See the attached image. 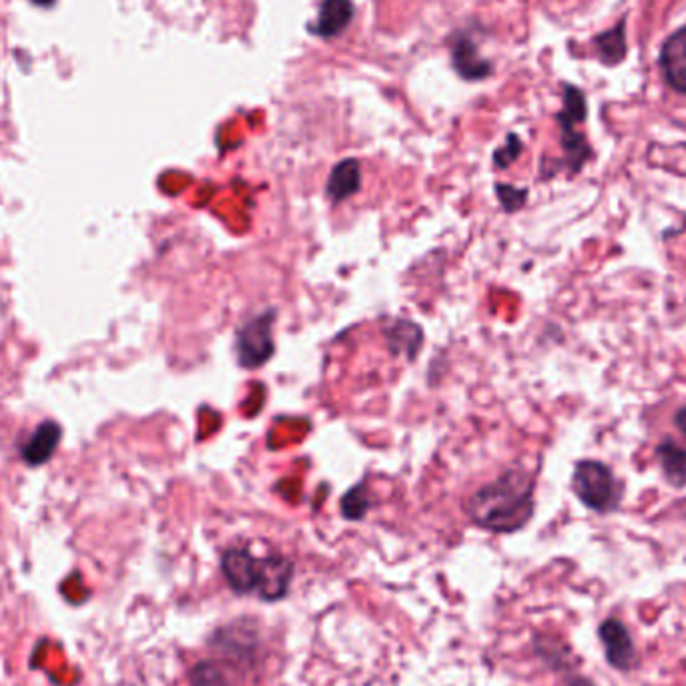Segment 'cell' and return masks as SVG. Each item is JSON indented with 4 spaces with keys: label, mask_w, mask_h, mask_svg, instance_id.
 Returning a JSON list of instances; mask_svg holds the SVG:
<instances>
[{
    "label": "cell",
    "mask_w": 686,
    "mask_h": 686,
    "mask_svg": "<svg viewBox=\"0 0 686 686\" xmlns=\"http://www.w3.org/2000/svg\"><path fill=\"white\" fill-rule=\"evenodd\" d=\"M536 475L524 468H510L496 480L475 490L466 512L478 529L494 534H514L526 529L536 512Z\"/></svg>",
    "instance_id": "cell-1"
},
{
    "label": "cell",
    "mask_w": 686,
    "mask_h": 686,
    "mask_svg": "<svg viewBox=\"0 0 686 686\" xmlns=\"http://www.w3.org/2000/svg\"><path fill=\"white\" fill-rule=\"evenodd\" d=\"M572 492L586 510L608 516L621 510L624 482L608 463L600 460H579L572 472Z\"/></svg>",
    "instance_id": "cell-2"
},
{
    "label": "cell",
    "mask_w": 686,
    "mask_h": 686,
    "mask_svg": "<svg viewBox=\"0 0 686 686\" xmlns=\"http://www.w3.org/2000/svg\"><path fill=\"white\" fill-rule=\"evenodd\" d=\"M278 314L274 309H267L259 316L247 319L236 335V352L241 368L257 370L269 361V357L276 354L274 345V323Z\"/></svg>",
    "instance_id": "cell-3"
},
{
    "label": "cell",
    "mask_w": 686,
    "mask_h": 686,
    "mask_svg": "<svg viewBox=\"0 0 686 686\" xmlns=\"http://www.w3.org/2000/svg\"><path fill=\"white\" fill-rule=\"evenodd\" d=\"M598 640L610 669L622 674H631L640 669V652L631 628L619 617H607L598 624Z\"/></svg>",
    "instance_id": "cell-4"
},
{
    "label": "cell",
    "mask_w": 686,
    "mask_h": 686,
    "mask_svg": "<svg viewBox=\"0 0 686 686\" xmlns=\"http://www.w3.org/2000/svg\"><path fill=\"white\" fill-rule=\"evenodd\" d=\"M221 572L231 590L239 596L257 593L264 574V558L251 555L250 548H227L221 556Z\"/></svg>",
    "instance_id": "cell-5"
},
{
    "label": "cell",
    "mask_w": 686,
    "mask_h": 686,
    "mask_svg": "<svg viewBox=\"0 0 686 686\" xmlns=\"http://www.w3.org/2000/svg\"><path fill=\"white\" fill-rule=\"evenodd\" d=\"M449 56H452V66L454 71L462 77L463 80H484L488 79L494 73V66L488 59H484L480 54V49L472 39L470 33H456L449 42Z\"/></svg>",
    "instance_id": "cell-6"
},
{
    "label": "cell",
    "mask_w": 686,
    "mask_h": 686,
    "mask_svg": "<svg viewBox=\"0 0 686 686\" xmlns=\"http://www.w3.org/2000/svg\"><path fill=\"white\" fill-rule=\"evenodd\" d=\"M63 440V428L54 420L40 422L35 432L27 437V442L18 448L21 460L27 463L28 468H40L45 463L53 460L56 449Z\"/></svg>",
    "instance_id": "cell-7"
},
{
    "label": "cell",
    "mask_w": 686,
    "mask_h": 686,
    "mask_svg": "<svg viewBox=\"0 0 686 686\" xmlns=\"http://www.w3.org/2000/svg\"><path fill=\"white\" fill-rule=\"evenodd\" d=\"M354 14L356 4L352 0H321L317 18L307 25V33L317 39H338L352 25Z\"/></svg>",
    "instance_id": "cell-8"
},
{
    "label": "cell",
    "mask_w": 686,
    "mask_h": 686,
    "mask_svg": "<svg viewBox=\"0 0 686 686\" xmlns=\"http://www.w3.org/2000/svg\"><path fill=\"white\" fill-rule=\"evenodd\" d=\"M534 652L541 657L555 673L564 676V686L570 685L581 676L579 671V659L570 650L567 643L558 640L550 634H534Z\"/></svg>",
    "instance_id": "cell-9"
},
{
    "label": "cell",
    "mask_w": 686,
    "mask_h": 686,
    "mask_svg": "<svg viewBox=\"0 0 686 686\" xmlns=\"http://www.w3.org/2000/svg\"><path fill=\"white\" fill-rule=\"evenodd\" d=\"M660 71L676 93L686 94V25L662 45Z\"/></svg>",
    "instance_id": "cell-10"
},
{
    "label": "cell",
    "mask_w": 686,
    "mask_h": 686,
    "mask_svg": "<svg viewBox=\"0 0 686 686\" xmlns=\"http://www.w3.org/2000/svg\"><path fill=\"white\" fill-rule=\"evenodd\" d=\"M293 582V562L285 556H265L264 574L257 594L265 602H278L290 593Z\"/></svg>",
    "instance_id": "cell-11"
},
{
    "label": "cell",
    "mask_w": 686,
    "mask_h": 686,
    "mask_svg": "<svg viewBox=\"0 0 686 686\" xmlns=\"http://www.w3.org/2000/svg\"><path fill=\"white\" fill-rule=\"evenodd\" d=\"M361 187V165L354 157L343 158L330 173L326 195L333 205L356 195Z\"/></svg>",
    "instance_id": "cell-12"
},
{
    "label": "cell",
    "mask_w": 686,
    "mask_h": 686,
    "mask_svg": "<svg viewBox=\"0 0 686 686\" xmlns=\"http://www.w3.org/2000/svg\"><path fill=\"white\" fill-rule=\"evenodd\" d=\"M655 458L660 466L662 478L674 490L686 488V448L671 437H664L655 448Z\"/></svg>",
    "instance_id": "cell-13"
},
{
    "label": "cell",
    "mask_w": 686,
    "mask_h": 686,
    "mask_svg": "<svg viewBox=\"0 0 686 686\" xmlns=\"http://www.w3.org/2000/svg\"><path fill=\"white\" fill-rule=\"evenodd\" d=\"M383 333H385V340L390 343L394 356L406 354L408 357H416L422 347V330L406 319H392L390 326L383 328Z\"/></svg>",
    "instance_id": "cell-14"
},
{
    "label": "cell",
    "mask_w": 686,
    "mask_h": 686,
    "mask_svg": "<svg viewBox=\"0 0 686 686\" xmlns=\"http://www.w3.org/2000/svg\"><path fill=\"white\" fill-rule=\"evenodd\" d=\"M594 53L605 65H619L626 56V18L614 28L594 37Z\"/></svg>",
    "instance_id": "cell-15"
},
{
    "label": "cell",
    "mask_w": 686,
    "mask_h": 686,
    "mask_svg": "<svg viewBox=\"0 0 686 686\" xmlns=\"http://www.w3.org/2000/svg\"><path fill=\"white\" fill-rule=\"evenodd\" d=\"M562 91V111L556 115L558 125H582L588 115L586 97L574 85H564Z\"/></svg>",
    "instance_id": "cell-16"
},
{
    "label": "cell",
    "mask_w": 686,
    "mask_h": 686,
    "mask_svg": "<svg viewBox=\"0 0 686 686\" xmlns=\"http://www.w3.org/2000/svg\"><path fill=\"white\" fill-rule=\"evenodd\" d=\"M189 686H231V681L215 660H199L189 671Z\"/></svg>",
    "instance_id": "cell-17"
},
{
    "label": "cell",
    "mask_w": 686,
    "mask_h": 686,
    "mask_svg": "<svg viewBox=\"0 0 686 686\" xmlns=\"http://www.w3.org/2000/svg\"><path fill=\"white\" fill-rule=\"evenodd\" d=\"M371 508V498L366 486H356L350 490L342 498V514L345 520L357 522L368 514Z\"/></svg>",
    "instance_id": "cell-18"
},
{
    "label": "cell",
    "mask_w": 686,
    "mask_h": 686,
    "mask_svg": "<svg viewBox=\"0 0 686 686\" xmlns=\"http://www.w3.org/2000/svg\"><path fill=\"white\" fill-rule=\"evenodd\" d=\"M522 149H524L522 139H520L516 132H510V135L506 137V143L494 153V165H496L498 169H508L512 163L518 161Z\"/></svg>",
    "instance_id": "cell-19"
},
{
    "label": "cell",
    "mask_w": 686,
    "mask_h": 686,
    "mask_svg": "<svg viewBox=\"0 0 686 686\" xmlns=\"http://www.w3.org/2000/svg\"><path fill=\"white\" fill-rule=\"evenodd\" d=\"M496 193H498V199H500L501 207L508 213L522 209V207L526 205V199H529V189H524V187L520 189V187L501 186V183H498V186H496Z\"/></svg>",
    "instance_id": "cell-20"
},
{
    "label": "cell",
    "mask_w": 686,
    "mask_h": 686,
    "mask_svg": "<svg viewBox=\"0 0 686 686\" xmlns=\"http://www.w3.org/2000/svg\"><path fill=\"white\" fill-rule=\"evenodd\" d=\"M674 425L686 437V406H681L674 411Z\"/></svg>",
    "instance_id": "cell-21"
},
{
    "label": "cell",
    "mask_w": 686,
    "mask_h": 686,
    "mask_svg": "<svg viewBox=\"0 0 686 686\" xmlns=\"http://www.w3.org/2000/svg\"><path fill=\"white\" fill-rule=\"evenodd\" d=\"M30 4H35L39 9H51L56 4V0H30Z\"/></svg>",
    "instance_id": "cell-22"
}]
</instances>
